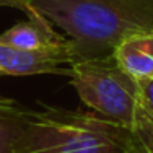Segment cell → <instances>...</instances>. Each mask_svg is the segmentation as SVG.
Returning a JSON list of instances; mask_svg holds the SVG:
<instances>
[{"mask_svg": "<svg viewBox=\"0 0 153 153\" xmlns=\"http://www.w3.org/2000/svg\"><path fill=\"white\" fill-rule=\"evenodd\" d=\"M67 75L80 100L94 114L114 126L132 129L142 112L138 85L116 64L114 57L75 62Z\"/></svg>", "mask_w": 153, "mask_h": 153, "instance_id": "3957f363", "label": "cell"}, {"mask_svg": "<svg viewBox=\"0 0 153 153\" xmlns=\"http://www.w3.org/2000/svg\"><path fill=\"white\" fill-rule=\"evenodd\" d=\"M121 143L124 153H153V122L140 112L132 129L121 127Z\"/></svg>", "mask_w": 153, "mask_h": 153, "instance_id": "ba28073f", "label": "cell"}, {"mask_svg": "<svg viewBox=\"0 0 153 153\" xmlns=\"http://www.w3.org/2000/svg\"><path fill=\"white\" fill-rule=\"evenodd\" d=\"M70 41L62 47L41 51H26L0 42V76H26L41 74H65L68 68L62 65L74 64Z\"/></svg>", "mask_w": 153, "mask_h": 153, "instance_id": "277c9868", "label": "cell"}, {"mask_svg": "<svg viewBox=\"0 0 153 153\" xmlns=\"http://www.w3.org/2000/svg\"><path fill=\"white\" fill-rule=\"evenodd\" d=\"M28 20L12 26L0 34V42L26 51L56 49L68 42V38L56 31L54 25L41 13L26 10Z\"/></svg>", "mask_w": 153, "mask_h": 153, "instance_id": "5b68a950", "label": "cell"}, {"mask_svg": "<svg viewBox=\"0 0 153 153\" xmlns=\"http://www.w3.org/2000/svg\"><path fill=\"white\" fill-rule=\"evenodd\" d=\"M26 10L64 30L74 64L112 56L124 39L153 33V0H30Z\"/></svg>", "mask_w": 153, "mask_h": 153, "instance_id": "6da1fadb", "label": "cell"}, {"mask_svg": "<svg viewBox=\"0 0 153 153\" xmlns=\"http://www.w3.org/2000/svg\"><path fill=\"white\" fill-rule=\"evenodd\" d=\"M13 153H124L121 127L94 112L30 109Z\"/></svg>", "mask_w": 153, "mask_h": 153, "instance_id": "7a4b0ae2", "label": "cell"}, {"mask_svg": "<svg viewBox=\"0 0 153 153\" xmlns=\"http://www.w3.org/2000/svg\"><path fill=\"white\" fill-rule=\"evenodd\" d=\"M138 85V100H140L142 112L153 122V80L137 82Z\"/></svg>", "mask_w": 153, "mask_h": 153, "instance_id": "9c48e42d", "label": "cell"}, {"mask_svg": "<svg viewBox=\"0 0 153 153\" xmlns=\"http://www.w3.org/2000/svg\"><path fill=\"white\" fill-rule=\"evenodd\" d=\"M30 108L0 93V153H13L25 130Z\"/></svg>", "mask_w": 153, "mask_h": 153, "instance_id": "52a82bcc", "label": "cell"}, {"mask_svg": "<svg viewBox=\"0 0 153 153\" xmlns=\"http://www.w3.org/2000/svg\"><path fill=\"white\" fill-rule=\"evenodd\" d=\"M28 2L30 0H0V5L3 7H15V8H20V10H26L28 7Z\"/></svg>", "mask_w": 153, "mask_h": 153, "instance_id": "30bf717a", "label": "cell"}, {"mask_svg": "<svg viewBox=\"0 0 153 153\" xmlns=\"http://www.w3.org/2000/svg\"><path fill=\"white\" fill-rule=\"evenodd\" d=\"M116 64L135 82L153 80V33L134 34L114 49Z\"/></svg>", "mask_w": 153, "mask_h": 153, "instance_id": "8992f818", "label": "cell"}]
</instances>
